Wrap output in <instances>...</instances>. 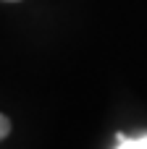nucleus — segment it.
<instances>
[{
    "instance_id": "f257e3e1",
    "label": "nucleus",
    "mask_w": 147,
    "mask_h": 149,
    "mask_svg": "<svg viewBox=\"0 0 147 149\" xmlns=\"http://www.w3.org/2000/svg\"><path fill=\"white\" fill-rule=\"evenodd\" d=\"M116 141H118L116 149H147V136H142V139H126L124 134H116Z\"/></svg>"
},
{
    "instance_id": "f03ea898",
    "label": "nucleus",
    "mask_w": 147,
    "mask_h": 149,
    "mask_svg": "<svg viewBox=\"0 0 147 149\" xmlns=\"http://www.w3.org/2000/svg\"><path fill=\"white\" fill-rule=\"evenodd\" d=\"M8 134H11V120H8L5 115H0V141H3Z\"/></svg>"
},
{
    "instance_id": "7ed1b4c3",
    "label": "nucleus",
    "mask_w": 147,
    "mask_h": 149,
    "mask_svg": "<svg viewBox=\"0 0 147 149\" xmlns=\"http://www.w3.org/2000/svg\"><path fill=\"white\" fill-rule=\"evenodd\" d=\"M8 3H16V0H8Z\"/></svg>"
}]
</instances>
